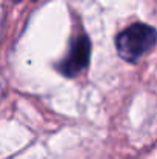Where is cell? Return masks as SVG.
Masks as SVG:
<instances>
[{"instance_id":"6da1fadb","label":"cell","mask_w":157,"mask_h":159,"mask_svg":"<svg viewBox=\"0 0 157 159\" xmlns=\"http://www.w3.org/2000/svg\"><path fill=\"white\" fill-rule=\"evenodd\" d=\"M157 45V30L151 25L137 22L120 31L116 37V50L120 59L137 63Z\"/></svg>"},{"instance_id":"7a4b0ae2","label":"cell","mask_w":157,"mask_h":159,"mask_svg":"<svg viewBox=\"0 0 157 159\" xmlns=\"http://www.w3.org/2000/svg\"><path fill=\"white\" fill-rule=\"evenodd\" d=\"M89 57H91V40L88 36L82 34L72 40L69 53L59 65V71L66 77H74L88 66Z\"/></svg>"}]
</instances>
